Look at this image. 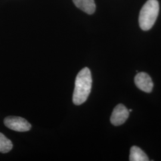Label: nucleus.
<instances>
[{
    "label": "nucleus",
    "mask_w": 161,
    "mask_h": 161,
    "mask_svg": "<svg viewBox=\"0 0 161 161\" xmlns=\"http://www.w3.org/2000/svg\"><path fill=\"white\" fill-rule=\"evenodd\" d=\"M92 86V76L88 68L81 69L76 77L73 94V103L75 105L84 103L88 97Z\"/></svg>",
    "instance_id": "1"
},
{
    "label": "nucleus",
    "mask_w": 161,
    "mask_h": 161,
    "mask_svg": "<svg viewBox=\"0 0 161 161\" xmlns=\"http://www.w3.org/2000/svg\"><path fill=\"white\" fill-rule=\"evenodd\" d=\"M159 12V4L157 0H148L141 9L138 22L141 29L149 31L155 23Z\"/></svg>",
    "instance_id": "2"
},
{
    "label": "nucleus",
    "mask_w": 161,
    "mask_h": 161,
    "mask_svg": "<svg viewBox=\"0 0 161 161\" xmlns=\"http://www.w3.org/2000/svg\"><path fill=\"white\" fill-rule=\"evenodd\" d=\"M4 123L9 129L18 132L28 131L31 128L30 123L25 119L19 116H8L4 119Z\"/></svg>",
    "instance_id": "3"
},
{
    "label": "nucleus",
    "mask_w": 161,
    "mask_h": 161,
    "mask_svg": "<svg viewBox=\"0 0 161 161\" xmlns=\"http://www.w3.org/2000/svg\"><path fill=\"white\" fill-rule=\"evenodd\" d=\"M129 111L122 104H118L113 110L110 116V122L115 126L123 124L129 117Z\"/></svg>",
    "instance_id": "4"
},
{
    "label": "nucleus",
    "mask_w": 161,
    "mask_h": 161,
    "mask_svg": "<svg viewBox=\"0 0 161 161\" xmlns=\"http://www.w3.org/2000/svg\"><path fill=\"white\" fill-rule=\"evenodd\" d=\"M134 81L136 86L146 92H150L153 87V83L149 75L145 72H139L135 76Z\"/></svg>",
    "instance_id": "5"
},
{
    "label": "nucleus",
    "mask_w": 161,
    "mask_h": 161,
    "mask_svg": "<svg viewBox=\"0 0 161 161\" xmlns=\"http://www.w3.org/2000/svg\"><path fill=\"white\" fill-rule=\"evenodd\" d=\"M76 7L88 14H92L96 11L94 0H72Z\"/></svg>",
    "instance_id": "6"
},
{
    "label": "nucleus",
    "mask_w": 161,
    "mask_h": 161,
    "mask_svg": "<svg viewBox=\"0 0 161 161\" xmlns=\"http://www.w3.org/2000/svg\"><path fill=\"white\" fill-rule=\"evenodd\" d=\"M130 161H148L149 159L142 150L137 146H134L130 150Z\"/></svg>",
    "instance_id": "7"
},
{
    "label": "nucleus",
    "mask_w": 161,
    "mask_h": 161,
    "mask_svg": "<svg viewBox=\"0 0 161 161\" xmlns=\"http://www.w3.org/2000/svg\"><path fill=\"white\" fill-rule=\"evenodd\" d=\"M13 148L12 142L6 136L0 132V152L6 153L10 152Z\"/></svg>",
    "instance_id": "8"
},
{
    "label": "nucleus",
    "mask_w": 161,
    "mask_h": 161,
    "mask_svg": "<svg viewBox=\"0 0 161 161\" xmlns=\"http://www.w3.org/2000/svg\"><path fill=\"white\" fill-rule=\"evenodd\" d=\"M128 111H129V112H131V111H132V109H129L128 110Z\"/></svg>",
    "instance_id": "9"
}]
</instances>
